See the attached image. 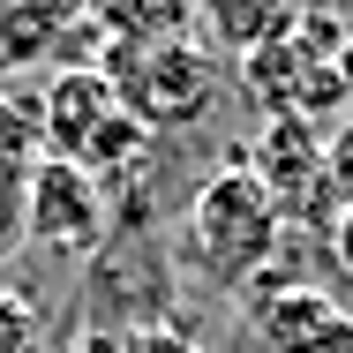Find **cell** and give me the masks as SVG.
<instances>
[{"label": "cell", "mask_w": 353, "mask_h": 353, "mask_svg": "<svg viewBox=\"0 0 353 353\" xmlns=\"http://www.w3.org/2000/svg\"><path fill=\"white\" fill-rule=\"evenodd\" d=\"M285 241V211L271 203V188L233 158L188 196L181 233H173V279H188L196 293H233V285L271 279Z\"/></svg>", "instance_id": "obj_1"}, {"label": "cell", "mask_w": 353, "mask_h": 353, "mask_svg": "<svg viewBox=\"0 0 353 353\" xmlns=\"http://www.w3.org/2000/svg\"><path fill=\"white\" fill-rule=\"evenodd\" d=\"M98 68H105V83L121 90V105L136 113L150 136L196 128L218 105V90H225L218 53L196 46V38H173V46H105Z\"/></svg>", "instance_id": "obj_2"}, {"label": "cell", "mask_w": 353, "mask_h": 353, "mask_svg": "<svg viewBox=\"0 0 353 353\" xmlns=\"http://www.w3.org/2000/svg\"><path fill=\"white\" fill-rule=\"evenodd\" d=\"M241 165L271 188L285 225H323L331 233V218H339V203H331V136L316 121H263Z\"/></svg>", "instance_id": "obj_3"}, {"label": "cell", "mask_w": 353, "mask_h": 353, "mask_svg": "<svg viewBox=\"0 0 353 353\" xmlns=\"http://www.w3.org/2000/svg\"><path fill=\"white\" fill-rule=\"evenodd\" d=\"M23 241L53 248V256H98L105 248V181H90L68 158H38Z\"/></svg>", "instance_id": "obj_4"}, {"label": "cell", "mask_w": 353, "mask_h": 353, "mask_svg": "<svg viewBox=\"0 0 353 353\" xmlns=\"http://www.w3.org/2000/svg\"><path fill=\"white\" fill-rule=\"evenodd\" d=\"M248 339L263 353H353V316L323 285H256Z\"/></svg>", "instance_id": "obj_5"}, {"label": "cell", "mask_w": 353, "mask_h": 353, "mask_svg": "<svg viewBox=\"0 0 353 353\" xmlns=\"http://www.w3.org/2000/svg\"><path fill=\"white\" fill-rule=\"evenodd\" d=\"M121 113V90L105 83V68H53L46 98H38V136H46V158H68L83 165V150L98 143V128Z\"/></svg>", "instance_id": "obj_6"}, {"label": "cell", "mask_w": 353, "mask_h": 353, "mask_svg": "<svg viewBox=\"0 0 353 353\" xmlns=\"http://www.w3.org/2000/svg\"><path fill=\"white\" fill-rule=\"evenodd\" d=\"M38 158H46L38 105L0 98V256L23 248V218H30V173H38Z\"/></svg>", "instance_id": "obj_7"}, {"label": "cell", "mask_w": 353, "mask_h": 353, "mask_svg": "<svg viewBox=\"0 0 353 353\" xmlns=\"http://www.w3.org/2000/svg\"><path fill=\"white\" fill-rule=\"evenodd\" d=\"M293 23H301V8H285V0H211V8H196V30L225 61L271 53L279 38H293Z\"/></svg>", "instance_id": "obj_8"}, {"label": "cell", "mask_w": 353, "mask_h": 353, "mask_svg": "<svg viewBox=\"0 0 353 353\" xmlns=\"http://www.w3.org/2000/svg\"><path fill=\"white\" fill-rule=\"evenodd\" d=\"M75 15L83 8H61V0H0V75L30 68V61H53L68 46Z\"/></svg>", "instance_id": "obj_9"}, {"label": "cell", "mask_w": 353, "mask_h": 353, "mask_svg": "<svg viewBox=\"0 0 353 353\" xmlns=\"http://www.w3.org/2000/svg\"><path fill=\"white\" fill-rule=\"evenodd\" d=\"M0 353H53L46 346L38 293H23V285H0Z\"/></svg>", "instance_id": "obj_10"}, {"label": "cell", "mask_w": 353, "mask_h": 353, "mask_svg": "<svg viewBox=\"0 0 353 353\" xmlns=\"http://www.w3.org/2000/svg\"><path fill=\"white\" fill-rule=\"evenodd\" d=\"M121 353H203V346H196V331H181V323H150V331H128Z\"/></svg>", "instance_id": "obj_11"}, {"label": "cell", "mask_w": 353, "mask_h": 353, "mask_svg": "<svg viewBox=\"0 0 353 353\" xmlns=\"http://www.w3.org/2000/svg\"><path fill=\"white\" fill-rule=\"evenodd\" d=\"M331 203H339V211L353 203V113L331 128Z\"/></svg>", "instance_id": "obj_12"}, {"label": "cell", "mask_w": 353, "mask_h": 353, "mask_svg": "<svg viewBox=\"0 0 353 353\" xmlns=\"http://www.w3.org/2000/svg\"><path fill=\"white\" fill-rule=\"evenodd\" d=\"M323 241H331V263H339V271L353 279V203L331 218V233H323Z\"/></svg>", "instance_id": "obj_13"}, {"label": "cell", "mask_w": 353, "mask_h": 353, "mask_svg": "<svg viewBox=\"0 0 353 353\" xmlns=\"http://www.w3.org/2000/svg\"><path fill=\"white\" fill-rule=\"evenodd\" d=\"M339 83H346V113H353V30H346V53H339Z\"/></svg>", "instance_id": "obj_14"}, {"label": "cell", "mask_w": 353, "mask_h": 353, "mask_svg": "<svg viewBox=\"0 0 353 353\" xmlns=\"http://www.w3.org/2000/svg\"><path fill=\"white\" fill-rule=\"evenodd\" d=\"M53 353H121V346H105V339H68V346H53Z\"/></svg>", "instance_id": "obj_15"}]
</instances>
